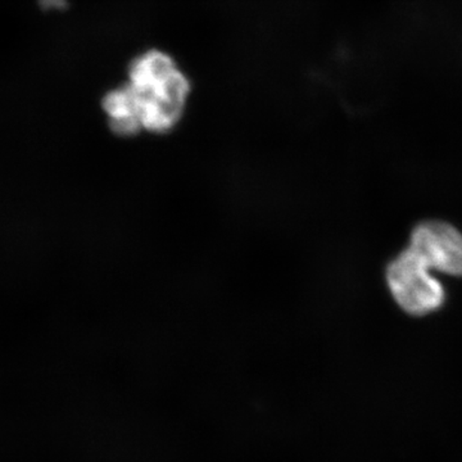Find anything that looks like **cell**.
Here are the masks:
<instances>
[{"instance_id":"cell-1","label":"cell","mask_w":462,"mask_h":462,"mask_svg":"<svg viewBox=\"0 0 462 462\" xmlns=\"http://www.w3.org/2000/svg\"><path fill=\"white\" fill-rule=\"evenodd\" d=\"M125 84L132 91L141 133L172 132L184 117L191 81L167 51L153 48L136 54L130 62Z\"/></svg>"},{"instance_id":"cell-2","label":"cell","mask_w":462,"mask_h":462,"mask_svg":"<svg viewBox=\"0 0 462 462\" xmlns=\"http://www.w3.org/2000/svg\"><path fill=\"white\" fill-rule=\"evenodd\" d=\"M430 272V267L410 247L389 264V289L407 314L428 315L445 302V289Z\"/></svg>"},{"instance_id":"cell-3","label":"cell","mask_w":462,"mask_h":462,"mask_svg":"<svg viewBox=\"0 0 462 462\" xmlns=\"http://www.w3.org/2000/svg\"><path fill=\"white\" fill-rule=\"evenodd\" d=\"M416 254L430 270L462 278V234L442 221H427L412 231L411 243Z\"/></svg>"},{"instance_id":"cell-4","label":"cell","mask_w":462,"mask_h":462,"mask_svg":"<svg viewBox=\"0 0 462 462\" xmlns=\"http://www.w3.org/2000/svg\"><path fill=\"white\" fill-rule=\"evenodd\" d=\"M103 111L108 117L112 132L121 136H134L141 134L132 91L126 84L120 85L106 94L102 102Z\"/></svg>"},{"instance_id":"cell-5","label":"cell","mask_w":462,"mask_h":462,"mask_svg":"<svg viewBox=\"0 0 462 462\" xmlns=\"http://www.w3.org/2000/svg\"><path fill=\"white\" fill-rule=\"evenodd\" d=\"M41 5L42 8H65L66 0H41Z\"/></svg>"}]
</instances>
